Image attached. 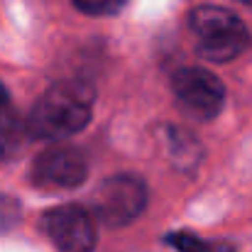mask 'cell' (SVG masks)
Returning a JSON list of instances; mask_svg holds the SVG:
<instances>
[{"mask_svg":"<svg viewBox=\"0 0 252 252\" xmlns=\"http://www.w3.org/2000/svg\"><path fill=\"white\" fill-rule=\"evenodd\" d=\"M88 179L84 152L66 145L47 147L32 164V181L42 189H76Z\"/></svg>","mask_w":252,"mask_h":252,"instance_id":"cell-6","label":"cell"},{"mask_svg":"<svg viewBox=\"0 0 252 252\" xmlns=\"http://www.w3.org/2000/svg\"><path fill=\"white\" fill-rule=\"evenodd\" d=\"M167 243L174 245V250L179 252H213V245H208L193 233H174L167 238Z\"/></svg>","mask_w":252,"mask_h":252,"instance_id":"cell-8","label":"cell"},{"mask_svg":"<svg viewBox=\"0 0 252 252\" xmlns=\"http://www.w3.org/2000/svg\"><path fill=\"white\" fill-rule=\"evenodd\" d=\"M71 2L86 15L100 17V15H115L127 0H71Z\"/></svg>","mask_w":252,"mask_h":252,"instance_id":"cell-9","label":"cell"},{"mask_svg":"<svg viewBox=\"0 0 252 252\" xmlns=\"http://www.w3.org/2000/svg\"><path fill=\"white\" fill-rule=\"evenodd\" d=\"M245 2H250V5H252V0H245Z\"/></svg>","mask_w":252,"mask_h":252,"instance_id":"cell-11","label":"cell"},{"mask_svg":"<svg viewBox=\"0 0 252 252\" xmlns=\"http://www.w3.org/2000/svg\"><path fill=\"white\" fill-rule=\"evenodd\" d=\"M7 100H10V95H7V88L0 84V105H7Z\"/></svg>","mask_w":252,"mask_h":252,"instance_id":"cell-10","label":"cell"},{"mask_svg":"<svg viewBox=\"0 0 252 252\" xmlns=\"http://www.w3.org/2000/svg\"><path fill=\"white\" fill-rule=\"evenodd\" d=\"M27 135V123L10 105H0V159H12L22 150Z\"/></svg>","mask_w":252,"mask_h":252,"instance_id":"cell-7","label":"cell"},{"mask_svg":"<svg viewBox=\"0 0 252 252\" xmlns=\"http://www.w3.org/2000/svg\"><path fill=\"white\" fill-rule=\"evenodd\" d=\"M93 86L81 79L54 84L34 103L27 118V132L39 140H62L84 130L93 115Z\"/></svg>","mask_w":252,"mask_h":252,"instance_id":"cell-1","label":"cell"},{"mask_svg":"<svg viewBox=\"0 0 252 252\" xmlns=\"http://www.w3.org/2000/svg\"><path fill=\"white\" fill-rule=\"evenodd\" d=\"M42 228L62 252H93L98 245L95 223L81 206L49 208L42 216Z\"/></svg>","mask_w":252,"mask_h":252,"instance_id":"cell-5","label":"cell"},{"mask_svg":"<svg viewBox=\"0 0 252 252\" xmlns=\"http://www.w3.org/2000/svg\"><path fill=\"white\" fill-rule=\"evenodd\" d=\"M147 184L135 174H115L100 181L93 198V213L108 228L130 225L147 208Z\"/></svg>","mask_w":252,"mask_h":252,"instance_id":"cell-3","label":"cell"},{"mask_svg":"<svg viewBox=\"0 0 252 252\" xmlns=\"http://www.w3.org/2000/svg\"><path fill=\"white\" fill-rule=\"evenodd\" d=\"M189 27L196 37L198 54L216 64L238 59L250 47V30L245 22L220 5L193 7L189 15Z\"/></svg>","mask_w":252,"mask_h":252,"instance_id":"cell-2","label":"cell"},{"mask_svg":"<svg viewBox=\"0 0 252 252\" xmlns=\"http://www.w3.org/2000/svg\"><path fill=\"white\" fill-rule=\"evenodd\" d=\"M171 91H174L179 105L198 120L216 118L225 105V86H223V81L216 74H211L206 69H198V66L179 69L171 76Z\"/></svg>","mask_w":252,"mask_h":252,"instance_id":"cell-4","label":"cell"}]
</instances>
